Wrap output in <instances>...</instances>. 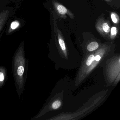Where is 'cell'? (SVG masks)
<instances>
[{
    "label": "cell",
    "mask_w": 120,
    "mask_h": 120,
    "mask_svg": "<svg viewBox=\"0 0 120 120\" xmlns=\"http://www.w3.org/2000/svg\"><path fill=\"white\" fill-rule=\"evenodd\" d=\"M13 61L14 76L17 92L20 95L22 93L25 84L24 74L26 69V59L23 44L16 52Z\"/></svg>",
    "instance_id": "6da1fadb"
},
{
    "label": "cell",
    "mask_w": 120,
    "mask_h": 120,
    "mask_svg": "<svg viewBox=\"0 0 120 120\" xmlns=\"http://www.w3.org/2000/svg\"><path fill=\"white\" fill-rule=\"evenodd\" d=\"M96 29L100 34L105 37H110V24L104 18H100L95 25Z\"/></svg>",
    "instance_id": "7a4b0ae2"
},
{
    "label": "cell",
    "mask_w": 120,
    "mask_h": 120,
    "mask_svg": "<svg viewBox=\"0 0 120 120\" xmlns=\"http://www.w3.org/2000/svg\"><path fill=\"white\" fill-rule=\"evenodd\" d=\"M54 5L56 11L58 13V14L61 15V16L64 17L67 15L71 19L74 18L73 14L71 12L64 6L55 2L54 3Z\"/></svg>",
    "instance_id": "3957f363"
},
{
    "label": "cell",
    "mask_w": 120,
    "mask_h": 120,
    "mask_svg": "<svg viewBox=\"0 0 120 120\" xmlns=\"http://www.w3.org/2000/svg\"><path fill=\"white\" fill-rule=\"evenodd\" d=\"M9 14V11L8 10H5L0 12V32L4 26Z\"/></svg>",
    "instance_id": "277c9868"
},
{
    "label": "cell",
    "mask_w": 120,
    "mask_h": 120,
    "mask_svg": "<svg viewBox=\"0 0 120 120\" xmlns=\"http://www.w3.org/2000/svg\"><path fill=\"white\" fill-rule=\"evenodd\" d=\"M6 69L3 67H0V88L2 87L6 80Z\"/></svg>",
    "instance_id": "5b68a950"
},
{
    "label": "cell",
    "mask_w": 120,
    "mask_h": 120,
    "mask_svg": "<svg viewBox=\"0 0 120 120\" xmlns=\"http://www.w3.org/2000/svg\"><path fill=\"white\" fill-rule=\"evenodd\" d=\"M57 33H58V38L59 44L61 47V48L63 51H65L66 50V45L65 42L63 39V37L61 35V33L60 31L58 29L57 30Z\"/></svg>",
    "instance_id": "8992f818"
},
{
    "label": "cell",
    "mask_w": 120,
    "mask_h": 120,
    "mask_svg": "<svg viewBox=\"0 0 120 120\" xmlns=\"http://www.w3.org/2000/svg\"><path fill=\"white\" fill-rule=\"evenodd\" d=\"M99 47V44L96 41H93L90 43L87 46V49L90 52L97 49Z\"/></svg>",
    "instance_id": "52a82bcc"
},
{
    "label": "cell",
    "mask_w": 120,
    "mask_h": 120,
    "mask_svg": "<svg viewBox=\"0 0 120 120\" xmlns=\"http://www.w3.org/2000/svg\"><path fill=\"white\" fill-rule=\"evenodd\" d=\"M118 33L117 28L116 26H113L110 29V38L111 39H113L116 37Z\"/></svg>",
    "instance_id": "ba28073f"
},
{
    "label": "cell",
    "mask_w": 120,
    "mask_h": 120,
    "mask_svg": "<svg viewBox=\"0 0 120 120\" xmlns=\"http://www.w3.org/2000/svg\"><path fill=\"white\" fill-rule=\"evenodd\" d=\"M111 19L113 23L116 24L118 23L119 22V18L117 14L114 12H112L111 15Z\"/></svg>",
    "instance_id": "9c48e42d"
},
{
    "label": "cell",
    "mask_w": 120,
    "mask_h": 120,
    "mask_svg": "<svg viewBox=\"0 0 120 120\" xmlns=\"http://www.w3.org/2000/svg\"><path fill=\"white\" fill-rule=\"evenodd\" d=\"M95 60V56L93 55H91L88 57L86 60V64L87 66H90L92 64Z\"/></svg>",
    "instance_id": "30bf717a"
},
{
    "label": "cell",
    "mask_w": 120,
    "mask_h": 120,
    "mask_svg": "<svg viewBox=\"0 0 120 120\" xmlns=\"http://www.w3.org/2000/svg\"><path fill=\"white\" fill-rule=\"evenodd\" d=\"M61 105V102L60 100H56L54 101L52 104V108L54 109H57L59 108Z\"/></svg>",
    "instance_id": "8fae6325"
},
{
    "label": "cell",
    "mask_w": 120,
    "mask_h": 120,
    "mask_svg": "<svg viewBox=\"0 0 120 120\" xmlns=\"http://www.w3.org/2000/svg\"><path fill=\"white\" fill-rule=\"evenodd\" d=\"M19 26V23L17 21H15L12 22L10 26V28L12 30H14L17 28Z\"/></svg>",
    "instance_id": "7c38bea8"
},
{
    "label": "cell",
    "mask_w": 120,
    "mask_h": 120,
    "mask_svg": "<svg viewBox=\"0 0 120 120\" xmlns=\"http://www.w3.org/2000/svg\"><path fill=\"white\" fill-rule=\"evenodd\" d=\"M101 56L99 55H97L95 57V60L96 61H99L101 59Z\"/></svg>",
    "instance_id": "4fadbf2b"
},
{
    "label": "cell",
    "mask_w": 120,
    "mask_h": 120,
    "mask_svg": "<svg viewBox=\"0 0 120 120\" xmlns=\"http://www.w3.org/2000/svg\"><path fill=\"white\" fill-rule=\"evenodd\" d=\"M112 0H105V1H107V2H110L111 1H112Z\"/></svg>",
    "instance_id": "5bb4252c"
}]
</instances>
